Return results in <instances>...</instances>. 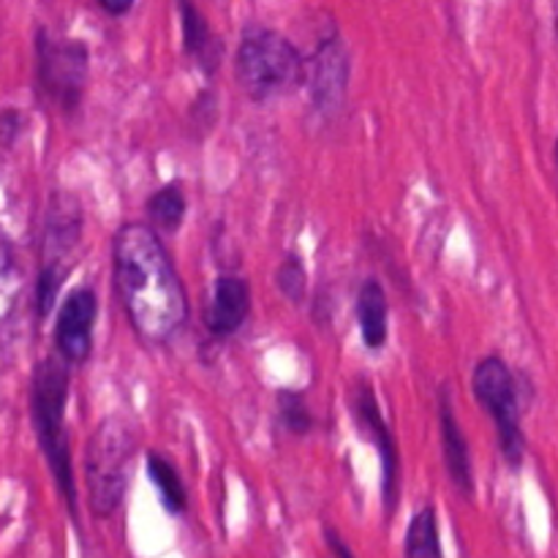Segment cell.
Listing matches in <instances>:
<instances>
[{"instance_id": "1", "label": "cell", "mask_w": 558, "mask_h": 558, "mask_svg": "<svg viewBox=\"0 0 558 558\" xmlns=\"http://www.w3.org/2000/svg\"><path fill=\"white\" fill-rule=\"evenodd\" d=\"M114 287L120 303L145 343H163L189 316L185 289L147 223H125L114 234Z\"/></svg>"}, {"instance_id": "2", "label": "cell", "mask_w": 558, "mask_h": 558, "mask_svg": "<svg viewBox=\"0 0 558 558\" xmlns=\"http://www.w3.org/2000/svg\"><path fill=\"white\" fill-rule=\"evenodd\" d=\"M134 452L136 436L123 417L104 420L87 441L85 485L90 510L98 518L112 515L123 501Z\"/></svg>"}, {"instance_id": "3", "label": "cell", "mask_w": 558, "mask_h": 558, "mask_svg": "<svg viewBox=\"0 0 558 558\" xmlns=\"http://www.w3.org/2000/svg\"><path fill=\"white\" fill-rule=\"evenodd\" d=\"M238 76L259 101L287 96L303 82V58L281 33L251 25L238 49Z\"/></svg>"}, {"instance_id": "4", "label": "cell", "mask_w": 558, "mask_h": 558, "mask_svg": "<svg viewBox=\"0 0 558 558\" xmlns=\"http://www.w3.org/2000/svg\"><path fill=\"white\" fill-rule=\"evenodd\" d=\"M69 398V371L58 360H44L33 376V417L54 480L65 496V505L76 512V485L71 472L69 441L63 436V409Z\"/></svg>"}, {"instance_id": "5", "label": "cell", "mask_w": 558, "mask_h": 558, "mask_svg": "<svg viewBox=\"0 0 558 558\" xmlns=\"http://www.w3.org/2000/svg\"><path fill=\"white\" fill-rule=\"evenodd\" d=\"M472 387L477 401L483 403V409L496 423L499 445L507 463L512 469H518L523 461V452H526V441H523L521 407H518V390L515 379H512V371L507 368V363L501 357L480 360L472 376Z\"/></svg>"}, {"instance_id": "6", "label": "cell", "mask_w": 558, "mask_h": 558, "mask_svg": "<svg viewBox=\"0 0 558 558\" xmlns=\"http://www.w3.org/2000/svg\"><path fill=\"white\" fill-rule=\"evenodd\" d=\"M38 87L44 98L63 112H74L87 80L85 41L80 38H54L47 31L38 33Z\"/></svg>"}, {"instance_id": "7", "label": "cell", "mask_w": 558, "mask_h": 558, "mask_svg": "<svg viewBox=\"0 0 558 558\" xmlns=\"http://www.w3.org/2000/svg\"><path fill=\"white\" fill-rule=\"evenodd\" d=\"M98 300L90 289H76L65 298L60 308L58 327H54V343L65 363L80 365L90 354L93 325H96Z\"/></svg>"}, {"instance_id": "8", "label": "cell", "mask_w": 558, "mask_h": 558, "mask_svg": "<svg viewBox=\"0 0 558 558\" xmlns=\"http://www.w3.org/2000/svg\"><path fill=\"white\" fill-rule=\"evenodd\" d=\"M354 409H357L360 423L365 425V430L371 434V439L376 441L381 456V483H385V505L387 510H396V499H398V456H396V445H392V436L387 430L385 420H381V409L376 403L374 390H371L368 381H360L357 387V398H354Z\"/></svg>"}, {"instance_id": "9", "label": "cell", "mask_w": 558, "mask_h": 558, "mask_svg": "<svg viewBox=\"0 0 558 558\" xmlns=\"http://www.w3.org/2000/svg\"><path fill=\"white\" fill-rule=\"evenodd\" d=\"M251 311V289L243 278L221 276L213 287V298L205 308V327L218 338L240 330Z\"/></svg>"}, {"instance_id": "10", "label": "cell", "mask_w": 558, "mask_h": 558, "mask_svg": "<svg viewBox=\"0 0 558 558\" xmlns=\"http://www.w3.org/2000/svg\"><path fill=\"white\" fill-rule=\"evenodd\" d=\"M347 74H349V58L347 49L338 38H327L322 47L316 49L314 60V76H311V93L319 107L332 109L341 101L343 90H347Z\"/></svg>"}, {"instance_id": "11", "label": "cell", "mask_w": 558, "mask_h": 558, "mask_svg": "<svg viewBox=\"0 0 558 558\" xmlns=\"http://www.w3.org/2000/svg\"><path fill=\"white\" fill-rule=\"evenodd\" d=\"M439 412H441V445H445L447 472H450L452 485H456L463 496H472L474 477H472V461H469V445L466 439H463L461 425H458L450 390H441Z\"/></svg>"}, {"instance_id": "12", "label": "cell", "mask_w": 558, "mask_h": 558, "mask_svg": "<svg viewBox=\"0 0 558 558\" xmlns=\"http://www.w3.org/2000/svg\"><path fill=\"white\" fill-rule=\"evenodd\" d=\"M180 16H183V41L189 54H194L205 71H216L218 63H221L223 47L221 41L213 36L205 16H202L199 11H196V5L191 3H180Z\"/></svg>"}, {"instance_id": "13", "label": "cell", "mask_w": 558, "mask_h": 558, "mask_svg": "<svg viewBox=\"0 0 558 558\" xmlns=\"http://www.w3.org/2000/svg\"><path fill=\"white\" fill-rule=\"evenodd\" d=\"M357 319L365 343L371 349H381L387 341V298L379 281H365L357 294Z\"/></svg>"}, {"instance_id": "14", "label": "cell", "mask_w": 558, "mask_h": 558, "mask_svg": "<svg viewBox=\"0 0 558 558\" xmlns=\"http://www.w3.org/2000/svg\"><path fill=\"white\" fill-rule=\"evenodd\" d=\"M407 558H445L441 556L439 523H436L434 507H423L409 523Z\"/></svg>"}, {"instance_id": "15", "label": "cell", "mask_w": 558, "mask_h": 558, "mask_svg": "<svg viewBox=\"0 0 558 558\" xmlns=\"http://www.w3.org/2000/svg\"><path fill=\"white\" fill-rule=\"evenodd\" d=\"M147 472H150L153 483H156L158 494H161L163 507H167L169 512H174V515H180V512L185 510L189 496H185L183 483H180L178 469H174L167 458L158 456V452H150V456H147Z\"/></svg>"}, {"instance_id": "16", "label": "cell", "mask_w": 558, "mask_h": 558, "mask_svg": "<svg viewBox=\"0 0 558 558\" xmlns=\"http://www.w3.org/2000/svg\"><path fill=\"white\" fill-rule=\"evenodd\" d=\"M147 213H150L153 223H158L163 232H174L183 223L185 216V196L180 191V185L169 183L163 189H158L150 196V202H147Z\"/></svg>"}, {"instance_id": "17", "label": "cell", "mask_w": 558, "mask_h": 558, "mask_svg": "<svg viewBox=\"0 0 558 558\" xmlns=\"http://www.w3.org/2000/svg\"><path fill=\"white\" fill-rule=\"evenodd\" d=\"M276 281H278V289H281V292L287 294L292 303H300V300H303V294H305L303 262H300L294 254H289L287 259L281 262V267H278Z\"/></svg>"}, {"instance_id": "18", "label": "cell", "mask_w": 558, "mask_h": 558, "mask_svg": "<svg viewBox=\"0 0 558 558\" xmlns=\"http://www.w3.org/2000/svg\"><path fill=\"white\" fill-rule=\"evenodd\" d=\"M278 409H281L283 425H287L289 430H294V434H305V430L314 425L311 412L305 409V401L300 392H281V396H278Z\"/></svg>"}, {"instance_id": "19", "label": "cell", "mask_w": 558, "mask_h": 558, "mask_svg": "<svg viewBox=\"0 0 558 558\" xmlns=\"http://www.w3.org/2000/svg\"><path fill=\"white\" fill-rule=\"evenodd\" d=\"M58 287H60V272L54 265H47L41 270V276H38V287H36V303H38V311L44 314H49V308L54 305V298H58Z\"/></svg>"}, {"instance_id": "20", "label": "cell", "mask_w": 558, "mask_h": 558, "mask_svg": "<svg viewBox=\"0 0 558 558\" xmlns=\"http://www.w3.org/2000/svg\"><path fill=\"white\" fill-rule=\"evenodd\" d=\"M325 537H327V545H330V550H332V554H336V558H354L352 550H349V545L343 543V539L338 537V534L332 532V529H327Z\"/></svg>"}, {"instance_id": "21", "label": "cell", "mask_w": 558, "mask_h": 558, "mask_svg": "<svg viewBox=\"0 0 558 558\" xmlns=\"http://www.w3.org/2000/svg\"><path fill=\"white\" fill-rule=\"evenodd\" d=\"M101 5L104 11H107V14H114V16H120V14H125V11H131V0H118V3H114V0H101Z\"/></svg>"}, {"instance_id": "22", "label": "cell", "mask_w": 558, "mask_h": 558, "mask_svg": "<svg viewBox=\"0 0 558 558\" xmlns=\"http://www.w3.org/2000/svg\"><path fill=\"white\" fill-rule=\"evenodd\" d=\"M9 259H11L9 243H5L3 232H0V276H3V270H5V267H9Z\"/></svg>"}, {"instance_id": "23", "label": "cell", "mask_w": 558, "mask_h": 558, "mask_svg": "<svg viewBox=\"0 0 558 558\" xmlns=\"http://www.w3.org/2000/svg\"><path fill=\"white\" fill-rule=\"evenodd\" d=\"M556 161H558V142H556Z\"/></svg>"}, {"instance_id": "24", "label": "cell", "mask_w": 558, "mask_h": 558, "mask_svg": "<svg viewBox=\"0 0 558 558\" xmlns=\"http://www.w3.org/2000/svg\"><path fill=\"white\" fill-rule=\"evenodd\" d=\"M556 22H558V20H556Z\"/></svg>"}]
</instances>
